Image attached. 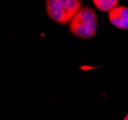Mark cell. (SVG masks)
<instances>
[{"instance_id": "6da1fadb", "label": "cell", "mask_w": 128, "mask_h": 120, "mask_svg": "<svg viewBox=\"0 0 128 120\" xmlns=\"http://www.w3.org/2000/svg\"><path fill=\"white\" fill-rule=\"evenodd\" d=\"M82 9L80 0H46L48 16L59 24H70L76 14Z\"/></svg>"}, {"instance_id": "7a4b0ae2", "label": "cell", "mask_w": 128, "mask_h": 120, "mask_svg": "<svg viewBox=\"0 0 128 120\" xmlns=\"http://www.w3.org/2000/svg\"><path fill=\"white\" fill-rule=\"evenodd\" d=\"M98 29V17L90 7H83L70 22L69 30L76 36L90 39L95 36Z\"/></svg>"}, {"instance_id": "3957f363", "label": "cell", "mask_w": 128, "mask_h": 120, "mask_svg": "<svg viewBox=\"0 0 128 120\" xmlns=\"http://www.w3.org/2000/svg\"><path fill=\"white\" fill-rule=\"evenodd\" d=\"M108 18L111 24L122 30H128V8L117 6L109 11Z\"/></svg>"}, {"instance_id": "277c9868", "label": "cell", "mask_w": 128, "mask_h": 120, "mask_svg": "<svg viewBox=\"0 0 128 120\" xmlns=\"http://www.w3.org/2000/svg\"><path fill=\"white\" fill-rule=\"evenodd\" d=\"M93 3L102 11H110L118 6V0H93Z\"/></svg>"}, {"instance_id": "5b68a950", "label": "cell", "mask_w": 128, "mask_h": 120, "mask_svg": "<svg viewBox=\"0 0 128 120\" xmlns=\"http://www.w3.org/2000/svg\"><path fill=\"white\" fill-rule=\"evenodd\" d=\"M123 120H128V114L126 115V116L124 117V119H123Z\"/></svg>"}]
</instances>
